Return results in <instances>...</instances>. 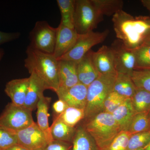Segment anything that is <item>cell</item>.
<instances>
[{"mask_svg": "<svg viewBox=\"0 0 150 150\" xmlns=\"http://www.w3.org/2000/svg\"><path fill=\"white\" fill-rule=\"evenodd\" d=\"M112 21L117 39L129 49L142 46L150 33V16L134 17L121 10L112 16Z\"/></svg>", "mask_w": 150, "mask_h": 150, "instance_id": "6da1fadb", "label": "cell"}, {"mask_svg": "<svg viewBox=\"0 0 150 150\" xmlns=\"http://www.w3.org/2000/svg\"><path fill=\"white\" fill-rule=\"evenodd\" d=\"M26 54L24 66L29 74H35L47 89L56 93L59 88V60L53 54L43 53L30 45Z\"/></svg>", "mask_w": 150, "mask_h": 150, "instance_id": "7a4b0ae2", "label": "cell"}, {"mask_svg": "<svg viewBox=\"0 0 150 150\" xmlns=\"http://www.w3.org/2000/svg\"><path fill=\"white\" fill-rule=\"evenodd\" d=\"M95 141L100 150L107 147L121 131L111 113L103 112L82 124Z\"/></svg>", "mask_w": 150, "mask_h": 150, "instance_id": "3957f363", "label": "cell"}, {"mask_svg": "<svg viewBox=\"0 0 150 150\" xmlns=\"http://www.w3.org/2000/svg\"><path fill=\"white\" fill-rule=\"evenodd\" d=\"M116 75L117 73L100 74L88 87L85 115L83 121L103 112L105 101L113 91Z\"/></svg>", "mask_w": 150, "mask_h": 150, "instance_id": "277c9868", "label": "cell"}, {"mask_svg": "<svg viewBox=\"0 0 150 150\" xmlns=\"http://www.w3.org/2000/svg\"><path fill=\"white\" fill-rule=\"evenodd\" d=\"M103 20V16L91 0H76L74 25L78 34H84L93 31Z\"/></svg>", "mask_w": 150, "mask_h": 150, "instance_id": "5b68a950", "label": "cell"}, {"mask_svg": "<svg viewBox=\"0 0 150 150\" xmlns=\"http://www.w3.org/2000/svg\"><path fill=\"white\" fill-rule=\"evenodd\" d=\"M31 110L11 102L0 115V128L16 133L34 123Z\"/></svg>", "mask_w": 150, "mask_h": 150, "instance_id": "8992f818", "label": "cell"}, {"mask_svg": "<svg viewBox=\"0 0 150 150\" xmlns=\"http://www.w3.org/2000/svg\"><path fill=\"white\" fill-rule=\"evenodd\" d=\"M57 30V28L52 27L47 21L36 22L30 33V46L43 53L53 54Z\"/></svg>", "mask_w": 150, "mask_h": 150, "instance_id": "52a82bcc", "label": "cell"}, {"mask_svg": "<svg viewBox=\"0 0 150 150\" xmlns=\"http://www.w3.org/2000/svg\"><path fill=\"white\" fill-rule=\"evenodd\" d=\"M109 33V30L106 29L102 32L92 31L85 34H79L76 42L71 50L58 60L77 63L91 51L93 46L103 42Z\"/></svg>", "mask_w": 150, "mask_h": 150, "instance_id": "ba28073f", "label": "cell"}, {"mask_svg": "<svg viewBox=\"0 0 150 150\" xmlns=\"http://www.w3.org/2000/svg\"><path fill=\"white\" fill-rule=\"evenodd\" d=\"M114 56L115 71L117 74L131 76L135 70L136 56L134 50L129 49L122 41L117 39L110 47Z\"/></svg>", "mask_w": 150, "mask_h": 150, "instance_id": "9c48e42d", "label": "cell"}, {"mask_svg": "<svg viewBox=\"0 0 150 150\" xmlns=\"http://www.w3.org/2000/svg\"><path fill=\"white\" fill-rule=\"evenodd\" d=\"M16 134L18 144L29 150H43L48 143L45 134L35 122Z\"/></svg>", "mask_w": 150, "mask_h": 150, "instance_id": "30bf717a", "label": "cell"}, {"mask_svg": "<svg viewBox=\"0 0 150 150\" xmlns=\"http://www.w3.org/2000/svg\"><path fill=\"white\" fill-rule=\"evenodd\" d=\"M57 28L56 44L53 55L59 60L74 47L79 34L75 29L67 27L61 23Z\"/></svg>", "mask_w": 150, "mask_h": 150, "instance_id": "8fae6325", "label": "cell"}, {"mask_svg": "<svg viewBox=\"0 0 150 150\" xmlns=\"http://www.w3.org/2000/svg\"><path fill=\"white\" fill-rule=\"evenodd\" d=\"M56 93L68 106L85 110L87 87L84 85L79 83L67 89H59Z\"/></svg>", "mask_w": 150, "mask_h": 150, "instance_id": "7c38bea8", "label": "cell"}, {"mask_svg": "<svg viewBox=\"0 0 150 150\" xmlns=\"http://www.w3.org/2000/svg\"><path fill=\"white\" fill-rule=\"evenodd\" d=\"M94 66L100 74H116L114 56L110 47L103 46L96 52L91 50Z\"/></svg>", "mask_w": 150, "mask_h": 150, "instance_id": "4fadbf2b", "label": "cell"}, {"mask_svg": "<svg viewBox=\"0 0 150 150\" xmlns=\"http://www.w3.org/2000/svg\"><path fill=\"white\" fill-rule=\"evenodd\" d=\"M29 83V78L15 79L6 84L5 92L12 103L18 106H23Z\"/></svg>", "mask_w": 150, "mask_h": 150, "instance_id": "5bb4252c", "label": "cell"}, {"mask_svg": "<svg viewBox=\"0 0 150 150\" xmlns=\"http://www.w3.org/2000/svg\"><path fill=\"white\" fill-rule=\"evenodd\" d=\"M59 61V89H67L79 83L77 70V63L65 60Z\"/></svg>", "mask_w": 150, "mask_h": 150, "instance_id": "9a60e30c", "label": "cell"}, {"mask_svg": "<svg viewBox=\"0 0 150 150\" xmlns=\"http://www.w3.org/2000/svg\"><path fill=\"white\" fill-rule=\"evenodd\" d=\"M77 70L79 82L87 87L100 75L94 66L91 51L77 62Z\"/></svg>", "mask_w": 150, "mask_h": 150, "instance_id": "2e32d148", "label": "cell"}, {"mask_svg": "<svg viewBox=\"0 0 150 150\" xmlns=\"http://www.w3.org/2000/svg\"><path fill=\"white\" fill-rule=\"evenodd\" d=\"M30 74L29 85L23 106L33 111L36 108L38 103L47 88L43 82L35 74Z\"/></svg>", "mask_w": 150, "mask_h": 150, "instance_id": "e0dca14e", "label": "cell"}, {"mask_svg": "<svg viewBox=\"0 0 150 150\" xmlns=\"http://www.w3.org/2000/svg\"><path fill=\"white\" fill-rule=\"evenodd\" d=\"M136 114L131 98H127L112 112V115L121 131H128Z\"/></svg>", "mask_w": 150, "mask_h": 150, "instance_id": "ac0fdd59", "label": "cell"}, {"mask_svg": "<svg viewBox=\"0 0 150 150\" xmlns=\"http://www.w3.org/2000/svg\"><path fill=\"white\" fill-rule=\"evenodd\" d=\"M51 100V98L45 96L43 95L40 97L36 107L38 126L45 134L48 142L53 140L48 123V109Z\"/></svg>", "mask_w": 150, "mask_h": 150, "instance_id": "d6986e66", "label": "cell"}, {"mask_svg": "<svg viewBox=\"0 0 150 150\" xmlns=\"http://www.w3.org/2000/svg\"><path fill=\"white\" fill-rule=\"evenodd\" d=\"M50 131L53 140L72 143L76 131V127L68 126L54 117V121L50 126Z\"/></svg>", "mask_w": 150, "mask_h": 150, "instance_id": "ffe728a7", "label": "cell"}, {"mask_svg": "<svg viewBox=\"0 0 150 150\" xmlns=\"http://www.w3.org/2000/svg\"><path fill=\"white\" fill-rule=\"evenodd\" d=\"M72 150H100L93 138L81 125L76 127Z\"/></svg>", "mask_w": 150, "mask_h": 150, "instance_id": "44dd1931", "label": "cell"}, {"mask_svg": "<svg viewBox=\"0 0 150 150\" xmlns=\"http://www.w3.org/2000/svg\"><path fill=\"white\" fill-rule=\"evenodd\" d=\"M131 76L122 74H117L113 91L126 98H131L137 91Z\"/></svg>", "mask_w": 150, "mask_h": 150, "instance_id": "7402d4cb", "label": "cell"}, {"mask_svg": "<svg viewBox=\"0 0 150 150\" xmlns=\"http://www.w3.org/2000/svg\"><path fill=\"white\" fill-rule=\"evenodd\" d=\"M57 3L62 16L60 23L67 27L74 29L76 0H57Z\"/></svg>", "mask_w": 150, "mask_h": 150, "instance_id": "603a6c76", "label": "cell"}, {"mask_svg": "<svg viewBox=\"0 0 150 150\" xmlns=\"http://www.w3.org/2000/svg\"><path fill=\"white\" fill-rule=\"evenodd\" d=\"M92 3L101 15L113 16L119 11L123 10L122 0H91Z\"/></svg>", "mask_w": 150, "mask_h": 150, "instance_id": "cb8c5ba5", "label": "cell"}, {"mask_svg": "<svg viewBox=\"0 0 150 150\" xmlns=\"http://www.w3.org/2000/svg\"><path fill=\"white\" fill-rule=\"evenodd\" d=\"M85 115L84 109L69 106L61 115L54 116L68 126L76 127L81 121H83Z\"/></svg>", "mask_w": 150, "mask_h": 150, "instance_id": "d4e9b609", "label": "cell"}, {"mask_svg": "<svg viewBox=\"0 0 150 150\" xmlns=\"http://www.w3.org/2000/svg\"><path fill=\"white\" fill-rule=\"evenodd\" d=\"M132 105L136 113L149 112L150 109V93L137 88L131 98Z\"/></svg>", "mask_w": 150, "mask_h": 150, "instance_id": "484cf974", "label": "cell"}, {"mask_svg": "<svg viewBox=\"0 0 150 150\" xmlns=\"http://www.w3.org/2000/svg\"><path fill=\"white\" fill-rule=\"evenodd\" d=\"M150 131L149 112L136 113L132 120L128 132L131 134Z\"/></svg>", "mask_w": 150, "mask_h": 150, "instance_id": "4316f807", "label": "cell"}, {"mask_svg": "<svg viewBox=\"0 0 150 150\" xmlns=\"http://www.w3.org/2000/svg\"><path fill=\"white\" fill-rule=\"evenodd\" d=\"M135 70H150V45H143L134 50Z\"/></svg>", "mask_w": 150, "mask_h": 150, "instance_id": "83f0119b", "label": "cell"}, {"mask_svg": "<svg viewBox=\"0 0 150 150\" xmlns=\"http://www.w3.org/2000/svg\"><path fill=\"white\" fill-rule=\"evenodd\" d=\"M150 142V131L131 134L127 150L146 148Z\"/></svg>", "mask_w": 150, "mask_h": 150, "instance_id": "f1b7e54d", "label": "cell"}, {"mask_svg": "<svg viewBox=\"0 0 150 150\" xmlns=\"http://www.w3.org/2000/svg\"><path fill=\"white\" fill-rule=\"evenodd\" d=\"M131 77L137 88L150 93V70H134Z\"/></svg>", "mask_w": 150, "mask_h": 150, "instance_id": "f546056e", "label": "cell"}, {"mask_svg": "<svg viewBox=\"0 0 150 150\" xmlns=\"http://www.w3.org/2000/svg\"><path fill=\"white\" fill-rule=\"evenodd\" d=\"M131 135L128 131H121L110 144L100 150H127Z\"/></svg>", "mask_w": 150, "mask_h": 150, "instance_id": "4dcf8cb0", "label": "cell"}, {"mask_svg": "<svg viewBox=\"0 0 150 150\" xmlns=\"http://www.w3.org/2000/svg\"><path fill=\"white\" fill-rule=\"evenodd\" d=\"M126 99L127 98L112 91L105 101L103 112L112 114Z\"/></svg>", "mask_w": 150, "mask_h": 150, "instance_id": "1f68e13d", "label": "cell"}, {"mask_svg": "<svg viewBox=\"0 0 150 150\" xmlns=\"http://www.w3.org/2000/svg\"><path fill=\"white\" fill-rule=\"evenodd\" d=\"M18 144L16 133L0 128V149L4 150Z\"/></svg>", "mask_w": 150, "mask_h": 150, "instance_id": "d6a6232c", "label": "cell"}, {"mask_svg": "<svg viewBox=\"0 0 150 150\" xmlns=\"http://www.w3.org/2000/svg\"><path fill=\"white\" fill-rule=\"evenodd\" d=\"M72 143L58 140L48 142L43 150H72Z\"/></svg>", "mask_w": 150, "mask_h": 150, "instance_id": "836d02e7", "label": "cell"}, {"mask_svg": "<svg viewBox=\"0 0 150 150\" xmlns=\"http://www.w3.org/2000/svg\"><path fill=\"white\" fill-rule=\"evenodd\" d=\"M20 36V33H6L0 31V45L16 40Z\"/></svg>", "mask_w": 150, "mask_h": 150, "instance_id": "e575fe53", "label": "cell"}, {"mask_svg": "<svg viewBox=\"0 0 150 150\" xmlns=\"http://www.w3.org/2000/svg\"><path fill=\"white\" fill-rule=\"evenodd\" d=\"M68 107V105L64 100L59 99L53 105V109L55 114L54 116L61 115Z\"/></svg>", "mask_w": 150, "mask_h": 150, "instance_id": "d590c367", "label": "cell"}, {"mask_svg": "<svg viewBox=\"0 0 150 150\" xmlns=\"http://www.w3.org/2000/svg\"><path fill=\"white\" fill-rule=\"evenodd\" d=\"M4 150H29L21 145L16 144Z\"/></svg>", "mask_w": 150, "mask_h": 150, "instance_id": "8d00e7d4", "label": "cell"}, {"mask_svg": "<svg viewBox=\"0 0 150 150\" xmlns=\"http://www.w3.org/2000/svg\"><path fill=\"white\" fill-rule=\"evenodd\" d=\"M141 2L143 5L149 11L150 14V0H142Z\"/></svg>", "mask_w": 150, "mask_h": 150, "instance_id": "74e56055", "label": "cell"}, {"mask_svg": "<svg viewBox=\"0 0 150 150\" xmlns=\"http://www.w3.org/2000/svg\"><path fill=\"white\" fill-rule=\"evenodd\" d=\"M143 45H150V33L145 39Z\"/></svg>", "mask_w": 150, "mask_h": 150, "instance_id": "f35d334b", "label": "cell"}, {"mask_svg": "<svg viewBox=\"0 0 150 150\" xmlns=\"http://www.w3.org/2000/svg\"><path fill=\"white\" fill-rule=\"evenodd\" d=\"M4 54V49L0 48V61L2 59Z\"/></svg>", "mask_w": 150, "mask_h": 150, "instance_id": "ab89813d", "label": "cell"}, {"mask_svg": "<svg viewBox=\"0 0 150 150\" xmlns=\"http://www.w3.org/2000/svg\"><path fill=\"white\" fill-rule=\"evenodd\" d=\"M145 150H150V142L149 144L145 148Z\"/></svg>", "mask_w": 150, "mask_h": 150, "instance_id": "60d3db41", "label": "cell"}, {"mask_svg": "<svg viewBox=\"0 0 150 150\" xmlns=\"http://www.w3.org/2000/svg\"><path fill=\"white\" fill-rule=\"evenodd\" d=\"M145 148H142V149H132V150H145Z\"/></svg>", "mask_w": 150, "mask_h": 150, "instance_id": "b9f144b4", "label": "cell"}, {"mask_svg": "<svg viewBox=\"0 0 150 150\" xmlns=\"http://www.w3.org/2000/svg\"><path fill=\"white\" fill-rule=\"evenodd\" d=\"M149 116H150V109L149 110Z\"/></svg>", "mask_w": 150, "mask_h": 150, "instance_id": "7bdbcfd3", "label": "cell"}, {"mask_svg": "<svg viewBox=\"0 0 150 150\" xmlns=\"http://www.w3.org/2000/svg\"><path fill=\"white\" fill-rule=\"evenodd\" d=\"M0 150H1L0 149Z\"/></svg>", "mask_w": 150, "mask_h": 150, "instance_id": "ee69618b", "label": "cell"}]
</instances>
